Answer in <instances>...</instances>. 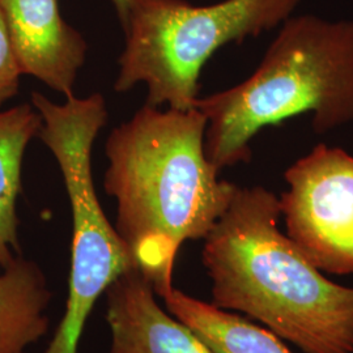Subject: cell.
<instances>
[{
  "instance_id": "obj_11",
  "label": "cell",
  "mask_w": 353,
  "mask_h": 353,
  "mask_svg": "<svg viewBox=\"0 0 353 353\" xmlns=\"http://www.w3.org/2000/svg\"><path fill=\"white\" fill-rule=\"evenodd\" d=\"M42 117L30 105L0 112V267L21 255L16 203L21 190V165L29 141L39 134Z\"/></svg>"
},
{
  "instance_id": "obj_1",
  "label": "cell",
  "mask_w": 353,
  "mask_h": 353,
  "mask_svg": "<svg viewBox=\"0 0 353 353\" xmlns=\"http://www.w3.org/2000/svg\"><path fill=\"white\" fill-rule=\"evenodd\" d=\"M205 128L196 108L145 105L106 143L105 191L117 201L115 229L159 297L174 287L181 246L204 240L239 189L207 159Z\"/></svg>"
},
{
  "instance_id": "obj_10",
  "label": "cell",
  "mask_w": 353,
  "mask_h": 353,
  "mask_svg": "<svg viewBox=\"0 0 353 353\" xmlns=\"http://www.w3.org/2000/svg\"><path fill=\"white\" fill-rule=\"evenodd\" d=\"M166 310L214 353H294L268 328L173 287L161 297Z\"/></svg>"
},
{
  "instance_id": "obj_3",
  "label": "cell",
  "mask_w": 353,
  "mask_h": 353,
  "mask_svg": "<svg viewBox=\"0 0 353 353\" xmlns=\"http://www.w3.org/2000/svg\"><path fill=\"white\" fill-rule=\"evenodd\" d=\"M194 108L207 119L204 151L220 172L249 163L258 132L299 114H313L318 135L351 123L353 20L292 14L252 75Z\"/></svg>"
},
{
  "instance_id": "obj_2",
  "label": "cell",
  "mask_w": 353,
  "mask_h": 353,
  "mask_svg": "<svg viewBox=\"0 0 353 353\" xmlns=\"http://www.w3.org/2000/svg\"><path fill=\"white\" fill-rule=\"evenodd\" d=\"M279 196L240 188L204 239L214 306L262 323L303 353H353V287L326 278L279 228Z\"/></svg>"
},
{
  "instance_id": "obj_9",
  "label": "cell",
  "mask_w": 353,
  "mask_h": 353,
  "mask_svg": "<svg viewBox=\"0 0 353 353\" xmlns=\"http://www.w3.org/2000/svg\"><path fill=\"white\" fill-rule=\"evenodd\" d=\"M0 272V353H26L50 328L52 299L41 267L16 256Z\"/></svg>"
},
{
  "instance_id": "obj_13",
  "label": "cell",
  "mask_w": 353,
  "mask_h": 353,
  "mask_svg": "<svg viewBox=\"0 0 353 353\" xmlns=\"http://www.w3.org/2000/svg\"><path fill=\"white\" fill-rule=\"evenodd\" d=\"M114 7L118 13V17L121 20L122 26L126 24L127 14H128V8H130V0H112Z\"/></svg>"
},
{
  "instance_id": "obj_4",
  "label": "cell",
  "mask_w": 353,
  "mask_h": 353,
  "mask_svg": "<svg viewBox=\"0 0 353 353\" xmlns=\"http://www.w3.org/2000/svg\"><path fill=\"white\" fill-rule=\"evenodd\" d=\"M301 0H224L192 6L185 0H130L126 48L114 88H148V106L189 110L199 99L203 65L230 42L280 26Z\"/></svg>"
},
{
  "instance_id": "obj_5",
  "label": "cell",
  "mask_w": 353,
  "mask_h": 353,
  "mask_svg": "<svg viewBox=\"0 0 353 353\" xmlns=\"http://www.w3.org/2000/svg\"><path fill=\"white\" fill-rule=\"evenodd\" d=\"M32 103L42 117L38 137L61 168L74 225L65 309L42 353H79L97 300L117 279L135 267L125 242L102 210L92 174V147L108 122V110L100 93L54 103L33 92Z\"/></svg>"
},
{
  "instance_id": "obj_7",
  "label": "cell",
  "mask_w": 353,
  "mask_h": 353,
  "mask_svg": "<svg viewBox=\"0 0 353 353\" xmlns=\"http://www.w3.org/2000/svg\"><path fill=\"white\" fill-rule=\"evenodd\" d=\"M0 14L21 74L72 97L88 46L64 21L59 0H0Z\"/></svg>"
},
{
  "instance_id": "obj_8",
  "label": "cell",
  "mask_w": 353,
  "mask_h": 353,
  "mask_svg": "<svg viewBox=\"0 0 353 353\" xmlns=\"http://www.w3.org/2000/svg\"><path fill=\"white\" fill-rule=\"evenodd\" d=\"M108 353H214L186 325L164 310L137 267L106 290Z\"/></svg>"
},
{
  "instance_id": "obj_6",
  "label": "cell",
  "mask_w": 353,
  "mask_h": 353,
  "mask_svg": "<svg viewBox=\"0 0 353 353\" xmlns=\"http://www.w3.org/2000/svg\"><path fill=\"white\" fill-rule=\"evenodd\" d=\"M285 234L321 272L353 275V156L318 144L284 172Z\"/></svg>"
},
{
  "instance_id": "obj_12",
  "label": "cell",
  "mask_w": 353,
  "mask_h": 353,
  "mask_svg": "<svg viewBox=\"0 0 353 353\" xmlns=\"http://www.w3.org/2000/svg\"><path fill=\"white\" fill-rule=\"evenodd\" d=\"M21 75L7 28L0 14V106L17 93Z\"/></svg>"
}]
</instances>
